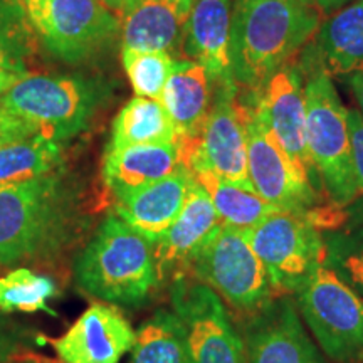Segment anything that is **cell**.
<instances>
[{"label": "cell", "mask_w": 363, "mask_h": 363, "mask_svg": "<svg viewBox=\"0 0 363 363\" xmlns=\"http://www.w3.org/2000/svg\"><path fill=\"white\" fill-rule=\"evenodd\" d=\"M321 16L310 0H233L229 59L238 89L259 96L315 38Z\"/></svg>", "instance_id": "cell-1"}, {"label": "cell", "mask_w": 363, "mask_h": 363, "mask_svg": "<svg viewBox=\"0 0 363 363\" xmlns=\"http://www.w3.org/2000/svg\"><path fill=\"white\" fill-rule=\"evenodd\" d=\"M78 189L57 170L0 185V266L52 259L79 234Z\"/></svg>", "instance_id": "cell-2"}, {"label": "cell", "mask_w": 363, "mask_h": 363, "mask_svg": "<svg viewBox=\"0 0 363 363\" xmlns=\"http://www.w3.org/2000/svg\"><path fill=\"white\" fill-rule=\"evenodd\" d=\"M74 281L99 301L142 305L160 281L153 244L118 216H108L76 257Z\"/></svg>", "instance_id": "cell-3"}, {"label": "cell", "mask_w": 363, "mask_h": 363, "mask_svg": "<svg viewBox=\"0 0 363 363\" xmlns=\"http://www.w3.org/2000/svg\"><path fill=\"white\" fill-rule=\"evenodd\" d=\"M308 52L299 62L305 79L308 153L331 202L345 207L358 197L348 110L335 89L330 72L318 61L313 49Z\"/></svg>", "instance_id": "cell-4"}, {"label": "cell", "mask_w": 363, "mask_h": 363, "mask_svg": "<svg viewBox=\"0 0 363 363\" xmlns=\"http://www.w3.org/2000/svg\"><path fill=\"white\" fill-rule=\"evenodd\" d=\"M106 96L108 86L88 76L26 74L0 104L62 145L88 128Z\"/></svg>", "instance_id": "cell-5"}, {"label": "cell", "mask_w": 363, "mask_h": 363, "mask_svg": "<svg viewBox=\"0 0 363 363\" xmlns=\"http://www.w3.org/2000/svg\"><path fill=\"white\" fill-rule=\"evenodd\" d=\"M187 272L239 311L256 315L278 294L246 230L222 222L194 254Z\"/></svg>", "instance_id": "cell-6"}, {"label": "cell", "mask_w": 363, "mask_h": 363, "mask_svg": "<svg viewBox=\"0 0 363 363\" xmlns=\"http://www.w3.org/2000/svg\"><path fill=\"white\" fill-rule=\"evenodd\" d=\"M308 328L326 357L340 363L363 358V299L321 259L296 291Z\"/></svg>", "instance_id": "cell-7"}, {"label": "cell", "mask_w": 363, "mask_h": 363, "mask_svg": "<svg viewBox=\"0 0 363 363\" xmlns=\"http://www.w3.org/2000/svg\"><path fill=\"white\" fill-rule=\"evenodd\" d=\"M35 38L52 56L81 62L120 34V16L103 0H19Z\"/></svg>", "instance_id": "cell-8"}, {"label": "cell", "mask_w": 363, "mask_h": 363, "mask_svg": "<svg viewBox=\"0 0 363 363\" xmlns=\"http://www.w3.org/2000/svg\"><path fill=\"white\" fill-rule=\"evenodd\" d=\"M216 84V101L201 133L179 143L182 165L187 170H207L222 180L254 190L247 172V135L239 89L233 78Z\"/></svg>", "instance_id": "cell-9"}, {"label": "cell", "mask_w": 363, "mask_h": 363, "mask_svg": "<svg viewBox=\"0 0 363 363\" xmlns=\"http://www.w3.org/2000/svg\"><path fill=\"white\" fill-rule=\"evenodd\" d=\"M246 235L278 294L296 293L326 257V244L318 227L303 212H274L246 229Z\"/></svg>", "instance_id": "cell-10"}, {"label": "cell", "mask_w": 363, "mask_h": 363, "mask_svg": "<svg viewBox=\"0 0 363 363\" xmlns=\"http://www.w3.org/2000/svg\"><path fill=\"white\" fill-rule=\"evenodd\" d=\"M172 305L184 325L190 363H247L246 345L220 296L207 284L179 276L172 286Z\"/></svg>", "instance_id": "cell-11"}, {"label": "cell", "mask_w": 363, "mask_h": 363, "mask_svg": "<svg viewBox=\"0 0 363 363\" xmlns=\"http://www.w3.org/2000/svg\"><path fill=\"white\" fill-rule=\"evenodd\" d=\"M242 108L247 135V172L254 190L281 211L305 214L316 202L310 179L293 165L252 104L242 103Z\"/></svg>", "instance_id": "cell-12"}, {"label": "cell", "mask_w": 363, "mask_h": 363, "mask_svg": "<svg viewBox=\"0 0 363 363\" xmlns=\"http://www.w3.org/2000/svg\"><path fill=\"white\" fill-rule=\"evenodd\" d=\"M252 106L293 165L310 179L315 170L306 145L305 79L299 65L281 67Z\"/></svg>", "instance_id": "cell-13"}, {"label": "cell", "mask_w": 363, "mask_h": 363, "mask_svg": "<svg viewBox=\"0 0 363 363\" xmlns=\"http://www.w3.org/2000/svg\"><path fill=\"white\" fill-rule=\"evenodd\" d=\"M135 343V330L110 303H93L66 333L51 340L61 363H120Z\"/></svg>", "instance_id": "cell-14"}, {"label": "cell", "mask_w": 363, "mask_h": 363, "mask_svg": "<svg viewBox=\"0 0 363 363\" xmlns=\"http://www.w3.org/2000/svg\"><path fill=\"white\" fill-rule=\"evenodd\" d=\"M247 363H323L289 298L256 313L246 338Z\"/></svg>", "instance_id": "cell-15"}, {"label": "cell", "mask_w": 363, "mask_h": 363, "mask_svg": "<svg viewBox=\"0 0 363 363\" xmlns=\"http://www.w3.org/2000/svg\"><path fill=\"white\" fill-rule=\"evenodd\" d=\"M192 175L180 167L175 174L142 189L115 195V212L131 229L155 244L182 212Z\"/></svg>", "instance_id": "cell-16"}, {"label": "cell", "mask_w": 363, "mask_h": 363, "mask_svg": "<svg viewBox=\"0 0 363 363\" xmlns=\"http://www.w3.org/2000/svg\"><path fill=\"white\" fill-rule=\"evenodd\" d=\"M220 224L211 197L192 180L182 212L165 234L153 244L158 278L165 274L184 276L194 254Z\"/></svg>", "instance_id": "cell-17"}, {"label": "cell", "mask_w": 363, "mask_h": 363, "mask_svg": "<svg viewBox=\"0 0 363 363\" xmlns=\"http://www.w3.org/2000/svg\"><path fill=\"white\" fill-rule=\"evenodd\" d=\"M233 0H194L182 38V51L206 67L212 83L230 78L229 39Z\"/></svg>", "instance_id": "cell-18"}, {"label": "cell", "mask_w": 363, "mask_h": 363, "mask_svg": "<svg viewBox=\"0 0 363 363\" xmlns=\"http://www.w3.org/2000/svg\"><path fill=\"white\" fill-rule=\"evenodd\" d=\"M187 17L172 0H135L120 16L121 49L180 51Z\"/></svg>", "instance_id": "cell-19"}, {"label": "cell", "mask_w": 363, "mask_h": 363, "mask_svg": "<svg viewBox=\"0 0 363 363\" xmlns=\"http://www.w3.org/2000/svg\"><path fill=\"white\" fill-rule=\"evenodd\" d=\"M180 167L179 143L133 145L106 150L103 160V180L113 195H120L167 179Z\"/></svg>", "instance_id": "cell-20"}, {"label": "cell", "mask_w": 363, "mask_h": 363, "mask_svg": "<svg viewBox=\"0 0 363 363\" xmlns=\"http://www.w3.org/2000/svg\"><path fill=\"white\" fill-rule=\"evenodd\" d=\"M211 84L206 67L192 59H175L160 103L175 125L179 143L194 140L201 133L211 111Z\"/></svg>", "instance_id": "cell-21"}, {"label": "cell", "mask_w": 363, "mask_h": 363, "mask_svg": "<svg viewBox=\"0 0 363 363\" xmlns=\"http://www.w3.org/2000/svg\"><path fill=\"white\" fill-rule=\"evenodd\" d=\"M311 49L330 74H353L363 69V0L321 22Z\"/></svg>", "instance_id": "cell-22"}, {"label": "cell", "mask_w": 363, "mask_h": 363, "mask_svg": "<svg viewBox=\"0 0 363 363\" xmlns=\"http://www.w3.org/2000/svg\"><path fill=\"white\" fill-rule=\"evenodd\" d=\"M150 143H179V133L158 99L136 96L116 115L106 150Z\"/></svg>", "instance_id": "cell-23"}, {"label": "cell", "mask_w": 363, "mask_h": 363, "mask_svg": "<svg viewBox=\"0 0 363 363\" xmlns=\"http://www.w3.org/2000/svg\"><path fill=\"white\" fill-rule=\"evenodd\" d=\"M189 172L211 197L212 206L222 224L246 230L259 224L267 216L281 211L279 207L264 201L256 190L230 184L207 170Z\"/></svg>", "instance_id": "cell-24"}, {"label": "cell", "mask_w": 363, "mask_h": 363, "mask_svg": "<svg viewBox=\"0 0 363 363\" xmlns=\"http://www.w3.org/2000/svg\"><path fill=\"white\" fill-rule=\"evenodd\" d=\"M65 165L62 145L35 135L0 147V185L21 184Z\"/></svg>", "instance_id": "cell-25"}, {"label": "cell", "mask_w": 363, "mask_h": 363, "mask_svg": "<svg viewBox=\"0 0 363 363\" xmlns=\"http://www.w3.org/2000/svg\"><path fill=\"white\" fill-rule=\"evenodd\" d=\"M130 363H190L184 325L175 311H157L135 331Z\"/></svg>", "instance_id": "cell-26"}, {"label": "cell", "mask_w": 363, "mask_h": 363, "mask_svg": "<svg viewBox=\"0 0 363 363\" xmlns=\"http://www.w3.org/2000/svg\"><path fill=\"white\" fill-rule=\"evenodd\" d=\"M56 296V283L29 267H16L0 278V311L49 313L56 315L48 301Z\"/></svg>", "instance_id": "cell-27"}, {"label": "cell", "mask_w": 363, "mask_h": 363, "mask_svg": "<svg viewBox=\"0 0 363 363\" xmlns=\"http://www.w3.org/2000/svg\"><path fill=\"white\" fill-rule=\"evenodd\" d=\"M38 49V38L19 0H0V67L27 72Z\"/></svg>", "instance_id": "cell-28"}, {"label": "cell", "mask_w": 363, "mask_h": 363, "mask_svg": "<svg viewBox=\"0 0 363 363\" xmlns=\"http://www.w3.org/2000/svg\"><path fill=\"white\" fill-rule=\"evenodd\" d=\"M121 61L131 88L142 98L158 99L175 66V57L160 51L121 49Z\"/></svg>", "instance_id": "cell-29"}, {"label": "cell", "mask_w": 363, "mask_h": 363, "mask_svg": "<svg viewBox=\"0 0 363 363\" xmlns=\"http://www.w3.org/2000/svg\"><path fill=\"white\" fill-rule=\"evenodd\" d=\"M326 259L357 293L363 294V233L326 246Z\"/></svg>", "instance_id": "cell-30"}, {"label": "cell", "mask_w": 363, "mask_h": 363, "mask_svg": "<svg viewBox=\"0 0 363 363\" xmlns=\"http://www.w3.org/2000/svg\"><path fill=\"white\" fill-rule=\"evenodd\" d=\"M39 135L34 125L26 121L24 118L13 115L0 104V147L7 143L19 142Z\"/></svg>", "instance_id": "cell-31"}, {"label": "cell", "mask_w": 363, "mask_h": 363, "mask_svg": "<svg viewBox=\"0 0 363 363\" xmlns=\"http://www.w3.org/2000/svg\"><path fill=\"white\" fill-rule=\"evenodd\" d=\"M353 170H355L358 197L363 195V116L358 110L348 111Z\"/></svg>", "instance_id": "cell-32"}, {"label": "cell", "mask_w": 363, "mask_h": 363, "mask_svg": "<svg viewBox=\"0 0 363 363\" xmlns=\"http://www.w3.org/2000/svg\"><path fill=\"white\" fill-rule=\"evenodd\" d=\"M26 74H29V72H17L0 67V101H2V98L9 93V89H11L17 81L24 78Z\"/></svg>", "instance_id": "cell-33"}, {"label": "cell", "mask_w": 363, "mask_h": 363, "mask_svg": "<svg viewBox=\"0 0 363 363\" xmlns=\"http://www.w3.org/2000/svg\"><path fill=\"white\" fill-rule=\"evenodd\" d=\"M350 84H352L353 94H355L357 103H358V106H360V113L363 116V69L350 74Z\"/></svg>", "instance_id": "cell-34"}, {"label": "cell", "mask_w": 363, "mask_h": 363, "mask_svg": "<svg viewBox=\"0 0 363 363\" xmlns=\"http://www.w3.org/2000/svg\"><path fill=\"white\" fill-rule=\"evenodd\" d=\"M321 13H330L331 11H337V9L343 7L345 4H348L350 0H310Z\"/></svg>", "instance_id": "cell-35"}, {"label": "cell", "mask_w": 363, "mask_h": 363, "mask_svg": "<svg viewBox=\"0 0 363 363\" xmlns=\"http://www.w3.org/2000/svg\"><path fill=\"white\" fill-rule=\"evenodd\" d=\"M103 2L106 4V6L110 7L113 12H116L118 16H121V13H123L126 9L130 7L135 0H103Z\"/></svg>", "instance_id": "cell-36"}, {"label": "cell", "mask_w": 363, "mask_h": 363, "mask_svg": "<svg viewBox=\"0 0 363 363\" xmlns=\"http://www.w3.org/2000/svg\"><path fill=\"white\" fill-rule=\"evenodd\" d=\"M9 352H11V345H9V340L6 335L0 331V362L7 357Z\"/></svg>", "instance_id": "cell-37"}, {"label": "cell", "mask_w": 363, "mask_h": 363, "mask_svg": "<svg viewBox=\"0 0 363 363\" xmlns=\"http://www.w3.org/2000/svg\"><path fill=\"white\" fill-rule=\"evenodd\" d=\"M172 2H175L177 6H180L185 12H190V7H192L194 0H172Z\"/></svg>", "instance_id": "cell-38"}, {"label": "cell", "mask_w": 363, "mask_h": 363, "mask_svg": "<svg viewBox=\"0 0 363 363\" xmlns=\"http://www.w3.org/2000/svg\"><path fill=\"white\" fill-rule=\"evenodd\" d=\"M38 363H39V362H38ZM49 363H51V362H49Z\"/></svg>", "instance_id": "cell-39"}]
</instances>
